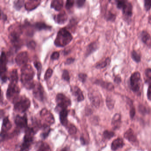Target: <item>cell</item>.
Here are the masks:
<instances>
[{
	"label": "cell",
	"mask_w": 151,
	"mask_h": 151,
	"mask_svg": "<svg viewBox=\"0 0 151 151\" xmlns=\"http://www.w3.org/2000/svg\"><path fill=\"white\" fill-rule=\"evenodd\" d=\"M59 56L60 55L58 52H54L51 55V58L53 60H57L59 58Z\"/></svg>",
	"instance_id": "obj_47"
},
{
	"label": "cell",
	"mask_w": 151,
	"mask_h": 151,
	"mask_svg": "<svg viewBox=\"0 0 151 151\" xmlns=\"http://www.w3.org/2000/svg\"><path fill=\"white\" fill-rule=\"evenodd\" d=\"M37 151H52L49 145L46 143L41 142L39 145Z\"/></svg>",
	"instance_id": "obj_36"
},
{
	"label": "cell",
	"mask_w": 151,
	"mask_h": 151,
	"mask_svg": "<svg viewBox=\"0 0 151 151\" xmlns=\"http://www.w3.org/2000/svg\"><path fill=\"white\" fill-rule=\"evenodd\" d=\"M68 151V149H67V148H66V147H65V148H63L62 150H61V151Z\"/></svg>",
	"instance_id": "obj_57"
},
{
	"label": "cell",
	"mask_w": 151,
	"mask_h": 151,
	"mask_svg": "<svg viewBox=\"0 0 151 151\" xmlns=\"http://www.w3.org/2000/svg\"><path fill=\"white\" fill-rule=\"evenodd\" d=\"M98 47V44L97 42H93L90 43L87 48V50H86V55L88 56L92 54L93 52L97 50Z\"/></svg>",
	"instance_id": "obj_27"
},
{
	"label": "cell",
	"mask_w": 151,
	"mask_h": 151,
	"mask_svg": "<svg viewBox=\"0 0 151 151\" xmlns=\"http://www.w3.org/2000/svg\"><path fill=\"white\" fill-rule=\"evenodd\" d=\"M95 83L97 85L102 87L103 88L105 89L108 91L113 90L114 89V85L110 82H107L104 81L102 80H97L95 81Z\"/></svg>",
	"instance_id": "obj_21"
},
{
	"label": "cell",
	"mask_w": 151,
	"mask_h": 151,
	"mask_svg": "<svg viewBox=\"0 0 151 151\" xmlns=\"http://www.w3.org/2000/svg\"><path fill=\"white\" fill-rule=\"evenodd\" d=\"M88 96L91 104L97 108L99 107L100 104V99L97 93L95 92H90L89 93Z\"/></svg>",
	"instance_id": "obj_18"
},
{
	"label": "cell",
	"mask_w": 151,
	"mask_h": 151,
	"mask_svg": "<svg viewBox=\"0 0 151 151\" xmlns=\"http://www.w3.org/2000/svg\"><path fill=\"white\" fill-rule=\"evenodd\" d=\"M141 82L142 80L140 73L136 72L132 74L130 78V88L134 93H140Z\"/></svg>",
	"instance_id": "obj_5"
},
{
	"label": "cell",
	"mask_w": 151,
	"mask_h": 151,
	"mask_svg": "<svg viewBox=\"0 0 151 151\" xmlns=\"http://www.w3.org/2000/svg\"><path fill=\"white\" fill-rule=\"evenodd\" d=\"M140 38L143 43L148 46H150L151 45V35L147 31H143L140 34Z\"/></svg>",
	"instance_id": "obj_23"
},
{
	"label": "cell",
	"mask_w": 151,
	"mask_h": 151,
	"mask_svg": "<svg viewBox=\"0 0 151 151\" xmlns=\"http://www.w3.org/2000/svg\"><path fill=\"white\" fill-rule=\"evenodd\" d=\"M148 88V91H147V97L149 100L151 101V83L149 84Z\"/></svg>",
	"instance_id": "obj_51"
},
{
	"label": "cell",
	"mask_w": 151,
	"mask_h": 151,
	"mask_svg": "<svg viewBox=\"0 0 151 151\" xmlns=\"http://www.w3.org/2000/svg\"><path fill=\"white\" fill-rule=\"evenodd\" d=\"M1 19H3L4 21H5L7 19V17L5 14L3 13L2 11H1Z\"/></svg>",
	"instance_id": "obj_54"
},
{
	"label": "cell",
	"mask_w": 151,
	"mask_h": 151,
	"mask_svg": "<svg viewBox=\"0 0 151 151\" xmlns=\"http://www.w3.org/2000/svg\"><path fill=\"white\" fill-rule=\"evenodd\" d=\"M34 65L35 67L36 68V70H37V75H38V79H40V77L41 73L42 70V65L40 62H37V61H35L34 63Z\"/></svg>",
	"instance_id": "obj_39"
},
{
	"label": "cell",
	"mask_w": 151,
	"mask_h": 151,
	"mask_svg": "<svg viewBox=\"0 0 151 151\" xmlns=\"http://www.w3.org/2000/svg\"><path fill=\"white\" fill-rule=\"evenodd\" d=\"M22 32V29L20 26L15 27L13 29H11L9 38L12 43L15 47H18L20 45V36Z\"/></svg>",
	"instance_id": "obj_8"
},
{
	"label": "cell",
	"mask_w": 151,
	"mask_h": 151,
	"mask_svg": "<svg viewBox=\"0 0 151 151\" xmlns=\"http://www.w3.org/2000/svg\"><path fill=\"white\" fill-rule=\"evenodd\" d=\"M9 79L10 83H17L18 76L17 71L16 69L12 70L10 73Z\"/></svg>",
	"instance_id": "obj_30"
},
{
	"label": "cell",
	"mask_w": 151,
	"mask_h": 151,
	"mask_svg": "<svg viewBox=\"0 0 151 151\" xmlns=\"http://www.w3.org/2000/svg\"><path fill=\"white\" fill-rule=\"evenodd\" d=\"M121 115L120 114H114L112 119L111 125L114 129H118L121 125Z\"/></svg>",
	"instance_id": "obj_20"
},
{
	"label": "cell",
	"mask_w": 151,
	"mask_h": 151,
	"mask_svg": "<svg viewBox=\"0 0 151 151\" xmlns=\"http://www.w3.org/2000/svg\"><path fill=\"white\" fill-rule=\"evenodd\" d=\"M59 112V118L61 124L67 127L68 126V122L67 120V116L68 114V111L67 109H62L60 110Z\"/></svg>",
	"instance_id": "obj_17"
},
{
	"label": "cell",
	"mask_w": 151,
	"mask_h": 151,
	"mask_svg": "<svg viewBox=\"0 0 151 151\" xmlns=\"http://www.w3.org/2000/svg\"><path fill=\"white\" fill-rule=\"evenodd\" d=\"M106 106H107L109 109L111 110H112L114 108L115 101L112 98L108 96L106 99Z\"/></svg>",
	"instance_id": "obj_32"
},
{
	"label": "cell",
	"mask_w": 151,
	"mask_h": 151,
	"mask_svg": "<svg viewBox=\"0 0 151 151\" xmlns=\"http://www.w3.org/2000/svg\"><path fill=\"white\" fill-rule=\"evenodd\" d=\"M114 81L116 83L118 84V83H120L121 82V77H120L119 76H115V78H114Z\"/></svg>",
	"instance_id": "obj_52"
},
{
	"label": "cell",
	"mask_w": 151,
	"mask_h": 151,
	"mask_svg": "<svg viewBox=\"0 0 151 151\" xmlns=\"http://www.w3.org/2000/svg\"><path fill=\"white\" fill-rule=\"evenodd\" d=\"M86 0H77L76 4H77V6L79 8L82 7L84 5Z\"/></svg>",
	"instance_id": "obj_50"
},
{
	"label": "cell",
	"mask_w": 151,
	"mask_h": 151,
	"mask_svg": "<svg viewBox=\"0 0 151 151\" xmlns=\"http://www.w3.org/2000/svg\"><path fill=\"white\" fill-rule=\"evenodd\" d=\"M139 111L141 113H142L143 114H145L148 112V111H147V109H146V107L144 106L143 105H139Z\"/></svg>",
	"instance_id": "obj_46"
},
{
	"label": "cell",
	"mask_w": 151,
	"mask_h": 151,
	"mask_svg": "<svg viewBox=\"0 0 151 151\" xmlns=\"http://www.w3.org/2000/svg\"><path fill=\"white\" fill-rule=\"evenodd\" d=\"M20 90L17 86V83H10L6 92L7 98L12 102L18 97Z\"/></svg>",
	"instance_id": "obj_7"
},
{
	"label": "cell",
	"mask_w": 151,
	"mask_h": 151,
	"mask_svg": "<svg viewBox=\"0 0 151 151\" xmlns=\"http://www.w3.org/2000/svg\"><path fill=\"white\" fill-rule=\"evenodd\" d=\"M132 59L137 63H140L141 61V55L140 54L135 50H133L131 53Z\"/></svg>",
	"instance_id": "obj_34"
},
{
	"label": "cell",
	"mask_w": 151,
	"mask_h": 151,
	"mask_svg": "<svg viewBox=\"0 0 151 151\" xmlns=\"http://www.w3.org/2000/svg\"><path fill=\"white\" fill-rule=\"evenodd\" d=\"M148 23L151 25V14L149 16V17H148Z\"/></svg>",
	"instance_id": "obj_56"
},
{
	"label": "cell",
	"mask_w": 151,
	"mask_h": 151,
	"mask_svg": "<svg viewBox=\"0 0 151 151\" xmlns=\"http://www.w3.org/2000/svg\"><path fill=\"white\" fill-rule=\"evenodd\" d=\"M79 80L82 82L84 83L86 81L87 79V75L85 73H80L79 75Z\"/></svg>",
	"instance_id": "obj_48"
},
{
	"label": "cell",
	"mask_w": 151,
	"mask_h": 151,
	"mask_svg": "<svg viewBox=\"0 0 151 151\" xmlns=\"http://www.w3.org/2000/svg\"><path fill=\"white\" fill-rule=\"evenodd\" d=\"M64 6L63 0H53L51 4V7L56 11H59L61 10Z\"/></svg>",
	"instance_id": "obj_25"
},
{
	"label": "cell",
	"mask_w": 151,
	"mask_h": 151,
	"mask_svg": "<svg viewBox=\"0 0 151 151\" xmlns=\"http://www.w3.org/2000/svg\"><path fill=\"white\" fill-rule=\"evenodd\" d=\"M72 39L71 33L66 28H62L59 31L54 43L56 47H62L68 45Z\"/></svg>",
	"instance_id": "obj_2"
},
{
	"label": "cell",
	"mask_w": 151,
	"mask_h": 151,
	"mask_svg": "<svg viewBox=\"0 0 151 151\" xmlns=\"http://www.w3.org/2000/svg\"><path fill=\"white\" fill-rule=\"evenodd\" d=\"M12 127V124L9 120L8 117H5L3 120L2 126L1 131V132H7L10 130Z\"/></svg>",
	"instance_id": "obj_26"
},
{
	"label": "cell",
	"mask_w": 151,
	"mask_h": 151,
	"mask_svg": "<svg viewBox=\"0 0 151 151\" xmlns=\"http://www.w3.org/2000/svg\"><path fill=\"white\" fill-rule=\"evenodd\" d=\"M74 61V59L73 58H69L66 60V61L65 64H71L72 63H73Z\"/></svg>",
	"instance_id": "obj_53"
},
{
	"label": "cell",
	"mask_w": 151,
	"mask_h": 151,
	"mask_svg": "<svg viewBox=\"0 0 151 151\" xmlns=\"http://www.w3.org/2000/svg\"><path fill=\"white\" fill-rule=\"evenodd\" d=\"M114 136V132L109 130H105L103 134V138L105 140H110Z\"/></svg>",
	"instance_id": "obj_37"
},
{
	"label": "cell",
	"mask_w": 151,
	"mask_h": 151,
	"mask_svg": "<svg viewBox=\"0 0 151 151\" xmlns=\"http://www.w3.org/2000/svg\"><path fill=\"white\" fill-rule=\"evenodd\" d=\"M41 118L46 123V125H50L54 124L55 119L53 114L46 108L42 109L40 112Z\"/></svg>",
	"instance_id": "obj_10"
},
{
	"label": "cell",
	"mask_w": 151,
	"mask_h": 151,
	"mask_svg": "<svg viewBox=\"0 0 151 151\" xmlns=\"http://www.w3.org/2000/svg\"><path fill=\"white\" fill-rule=\"evenodd\" d=\"M111 62V58H107L103 61L97 63V64L96 65V68L97 69H103V68H105L107 65L110 64Z\"/></svg>",
	"instance_id": "obj_29"
},
{
	"label": "cell",
	"mask_w": 151,
	"mask_h": 151,
	"mask_svg": "<svg viewBox=\"0 0 151 151\" xmlns=\"http://www.w3.org/2000/svg\"><path fill=\"white\" fill-rule=\"evenodd\" d=\"M124 145V142L122 138H117L112 143L111 150L114 151L117 150L118 149L122 148Z\"/></svg>",
	"instance_id": "obj_24"
},
{
	"label": "cell",
	"mask_w": 151,
	"mask_h": 151,
	"mask_svg": "<svg viewBox=\"0 0 151 151\" xmlns=\"http://www.w3.org/2000/svg\"><path fill=\"white\" fill-rule=\"evenodd\" d=\"M35 130L32 128L28 127L25 129L24 140L20 146V151H29L33 141V136Z\"/></svg>",
	"instance_id": "obj_3"
},
{
	"label": "cell",
	"mask_w": 151,
	"mask_h": 151,
	"mask_svg": "<svg viewBox=\"0 0 151 151\" xmlns=\"http://www.w3.org/2000/svg\"><path fill=\"white\" fill-rule=\"evenodd\" d=\"M52 73H53V70L52 69H50V68L48 69L44 75V79L45 80H47L49 79L52 76Z\"/></svg>",
	"instance_id": "obj_44"
},
{
	"label": "cell",
	"mask_w": 151,
	"mask_h": 151,
	"mask_svg": "<svg viewBox=\"0 0 151 151\" xmlns=\"http://www.w3.org/2000/svg\"><path fill=\"white\" fill-rule=\"evenodd\" d=\"M71 91L73 96L76 98L78 102H81L84 100V97L83 93L79 87L77 86L72 87Z\"/></svg>",
	"instance_id": "obj_16"
},
{
	"label": "cell",
	"mask_w": 151,
	"mask_h": 151,
	"mask_svg": "<svg viewBox=\"0 0 151 151\" xmlns=\"http://www.w3.org/2000/svg\"><path fill=\"white\" fill-rule=\"evenodd\" d=\"M128 102L129 104V107H130L129 113H130V117H131V119H134L136 114L135 108L133 104V103L132 100H130V99H129Z\"/></svg>",
	"instance_id": "obj_35"
},
{
	"label": "cell",
	"mask_w": 151,
	"mask_h": 151,
	"mask_svg": "<svg viewBox=\"0 0 151 151\" xmlns=\"http://www.w3.org/2000/svg\"><path fill=\"white\" fill-rule=\"evenodd\" d=\"M105 19L107 21L114 22L116 19V15L112 12L108 11L105 15Z\"/></svg>",
	"instance_id": "obj_31"
},
{
	"label": "cell",
	"mask_w": 151,
	"mask_h": 151,
	"mask_svg": "<svg viewBox=\"0 0 151 151\" xmlns=\"http://www.w3.org/2000/svg\"><path fill=\"white\" fill-rule=\"evenodd\" d=\"M80 141L81 142L82 144L85 145V139L83 138V137H81Z\"/></svg>",
	"instance_id": "obj_55"
},
{
	"label": "cell",
	"mask_w": 151,
	"mask_h": 151,
	"mask_svg": "<svg viewBox=\"0 0 151 151\" xmlns=\"http://www.w3.org/2000/svg\"><path fill=\"white\" fill-rule=\"evenodd\" d=\"M56 102L57 104L56 109L59 111L62 109H67V107L71 105V100L62 93H59L57 95Z\"/></svg>",
	"instance_id": "obj_6"
},
{
	"label": "cell",
	"mask_w": 151,
	"mask_h": 151,
	"mask_svg": "<svg viewBox=\"0 0 151 151\" xmlns=\"http://www.w3.org/2000/svg\"><path fill=\"white\" fill-rule=\"evenodd\" d=\"M35 72L30 65H23L21 70V81L27 89H33L35 83L33 81Z\"/></svg>",
	"instance_id": "obj_1"
},
{
	"label": "cell",
	"mask_w": 151,
	"mask_h": 151,
	"mask_svg": "<svg viewBox=\"0 0 151 151\" xmlns=\"http://www.w3.org/2000/svg\"><path fill=\"white\" fill-rule=\"evenodd\" d=\"M74 0H66V8L67 9H70L72 8L74 5Z\"/></svg>",
	"instance_id": "obj_45"
},
{
	"label": "cell",
	"mask_w": 151,
	"mask_h": 151,
	"mask_svg": "<svg viewBox=\"0 0 151 151\" xmlns=\"http://www.w3.org/2000/svg\"><path fill=\"white\" fill-rule=\"evenodd\" d=\"M123 17L126 18V20H129L133 16V6L132 4L127 1L121 9Z\"/></svg>",
	"instance_id": "obj_12"
},
{
	"label": "cell",
	"mask_w": 151,
	"mask_h": 151,
	"mask_svg": "<svg viewBox=\"0 0 151 151\" xmlns=\"http://www.w3.org/2000/svg\"><path fill=\"white\" fill-rule=\"evenodd\" d=\"M33 89L35 98L39 101H43L44 99V91L41 84L40 83H35Z\"/></svg>",
	"instance_id": "obj_11"
},
{
	"label": "cell",
	"mask_w": 151,
	"mask_h": 151,
	"mask_svg": "<svg viewBox=\"0 0 151 151\" xmlns=\"http://www.w3.org/2000/svg\"><path fill=\"white\" fill-rule=\"evenodd\" d=\"M67 128L68 132L70 134H75L77 132V129L76 127L73 124H70V125H68Z\"/></svg>",
	"instance_id": "obj_40"
},
{
	"label": "cell",
	"mask_w": 151,
	"mask_h": 151,
	"mask_svg": "<svg viewBox=\"0 0 151 151\" xmlns=\"http://www.w3.org/2000/svg\"><path fill=\"white\" fill-rule=\"evenodd\" d=\"M7 63V58L5 52L2 51L1 54V81L3 82H5L8 79L6 73V64Z\"/></svg>",
	"instance_id": "obj_9"
},
{
	"label": "cell",
	"mask_w": 151,
	"mask_h": 151,
	"mask_svg": "<svg viewBox=\"0 0 151 151\" xmlns=\"http://www.w3.org/2000/svg\"><path fill=\"white\" fill-rule=\"evenodd\" d=\"M24 5V0H17L14 3V7L16 9L19 10Z\"/></svg>",
	"instance_id": "obj_41"
},
{
	"label": "cell",
	"mask_w": 151,
	"mask_h": 151,
	"mask_svg": "<svg viewBox=\"0 0 151 151\" xmlns=\"http://www.w3.org/2000/svg\"><path fill=\"white\" fill-rule=\"evenodd\" d=\"M15 122L17 127L20 129L26 128L27 127V119L26 115L23 116L17 115L15 119Z\"/></svg>",
	"instance_id": "obj_15"
},
{
	"label": "cell",
	"mask_w": 151,
	"mask_h": 151,
	"mask_svg": "<svg viewBox=\"0 0 151 151\" xmlns=\"http://www.w3.org/2000/svg\"><path fill=\"white\" fill-rule=\"evenodd\" d=\"M144 8L146 12L149 11L151 9V0H144Z\"/></svg>",
	"instance_id": "obj_42"
},
{
	"label": "cell",
	"mask_w": 151,
	"mask_h": 151,
	"mask_svg": "<svg viewBox=\"0 0 151 151\" xmlns=\"http://www.w3.org/2000/svg\"><path fill=\"white\" fill-rule=\"evenodd\" d=\"M13 103L15 111L19 113L25 112L29 109L31 105L30 100L25 96H18Z\"/></svg>",
	"instance_id": "obj_4"
},
{
	"label": "cell",
	"mask_w": 151,
	"mask_h": 151,
	"mask_svg": "<svg viewBox=\"0 0 151 151\" xmlns=\"http://www.w3.org/2000/svg\"><path fill=\"white\" fill-rule=\"evenodd\" d=\"M34 27L35 29L39 31L43 30H50L51 29V27L45 24L43 22H38L34 25Z\"/></svg>",
	"instance_id": "obj_28"
},
{
	"label": "cell",
	"mask_w": 151,
	"mask_h": 151,
	"mask_svg": "<svg viewBox=\"0 0 151 151\" xmlns=\"http://www.w3.org/2000/svg\"><path fill=\"white\" fill-rule=\"evenodd\" d=\"M28 55L27 52H22L19 53L16 58H15V62L17 65L21 66L24 65L26 64L28 62Z\"/></svg>",
	"instance_id": "obj_13"
},
{
	"label": "cell",
	"mask_w": 151,
	"mask_h": 151,
	"mask_svg": "<svg viewBox=\"0 0 151 151\" xmlns=\"http://www.w3.org/2000/svg\"><path fill=\"white\" fill-rule=\"evenodd\" d=\"M36 46V43L34 41H30L27 44V47L31 49H34Z\"/></svg>",
	"instance_id": "obj_49"
},
{
	"label": "cell",
	"mask_w": 151,
	"mask_h": 151,
	"mask_svg": "<svg viewBox=\"0 0 151 151\" xmlns=\"http://www.w3.org/2000/svg\"><path fill=\"white\" fill-rule=\"evenodd\" d=\"M145 73V81L146 83L149 84L151 83V69L148 68L144 72Z\"/></svg>",
	"instance_id": "obj_38"
},
{
	"label": "cell",
	"mask_w": 151,
	"mask_h": 151,
	"mask_svg": "<svg viewBox=\"0 0 151 151\" xmlns=\"http://www.w3.org/2000/svg\"><path fill=\"white\" fill-rule=\"evenodd\" d=\"M40 1L41 0H27L25 4V7L28 10H33L39 6Z\"/></svg>",
	"instance_id": "obj_22"
},
{
	"label": "cell",
	"mask_w": 151,
	"mask_h": 151,
	"mask_svg": "<svg viewBox=\"0 0 151 151\" xmlns=\"http://www.w3.org/2000/svg\"><path fill=\"white\" fill-rule=\"evenodd\" d=\"M124 137L134 145L138 144V141L136 135L135 134L134 130L131 129H129L127 130L126 132L124 134Z\"/></svg>",
	"instance_id": "obj_14"
},
{
	"label": "cell",
	"mask_w": 151,
	"mask_h": 151,
	"mask_svg": "<svg viewBox=\"0 0 151 151\" xmlns=\"http://www.w3.org/2000/svg\"><path fill=\"white\" fill-rule=\"evenodd\" d=\"M43 132L42 133V137L43 139L47 138L50 132L51 129L49 126L47 125H43Z\"/></svg>",
	"instance_id": "obj_33"
},
{
	"label": "cell",
	"mask_w": 151,
	"mask_h": 151,
	"mask_svg": "<svg viewBox=\"0 0 151 151\" xmlns=\"http://www.w3.org/2000/svg\"><path fill=\"white\" fill-rule=\"evenodd\" d=\"M68 16L65 12H63L56 15L54 17V20L56 23L59 24H63L67 21Z\"/></svg>",
	"instance_id": "obj_19"
},
{
	"label": "cell",
	"mask_w": 151,
	"mask_h": 151,
	"mask_svg": "<svg viewBox=\"0 0 151 151\" xmlns=\"http://www.w3.org/2000/svg\"><path fill=\"white\" fill-rule=\"evenodd\" d=\"M62 78L66 81L69 82L70 80V76L69 73L66 70L64 71L62 74Z\"/></svg>",
	"instance_id": "obj_43"
}]
</instances>
